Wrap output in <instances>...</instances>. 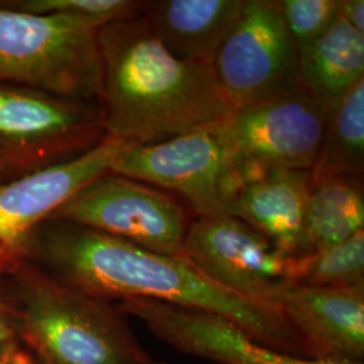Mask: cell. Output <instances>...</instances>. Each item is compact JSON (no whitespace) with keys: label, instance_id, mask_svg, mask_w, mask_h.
I'll use <instances>...</instances> for the list:
<instances>
[{"label":"cell","instance_id":"cell-22","mask_svg":"<svg viewBox=\"0 0 364 364\" xmlns=\"http://www.w3.org/2000/svg\"><path fill=\"white\" fill-rule=\"evenodd\" d=\"M3 274L0 273V278ZM19 309L11 291L0 281V351L19 343Z\"/></svg>","mask_w":364,"mask_h":364},{"label":"cell","instance_id":"cell-17","mask_svg":"<svg viewBox=\"0 0 364 364\" xmlns=\"http://www.w3.org/2000/svg\"><path fill=\"white\" fill-rule=\"evenodd\" d=\"M363 180H313L299 257L332 247L364 230Z\"/></svg>","mask_w":364,"mask_h":364},{"label":"cell","instance_id":"cell-13","mask_svg":"<svg viewBox=\"0 0 364 364\" xmlns=\"http://www.w3.org/2000/svg\"><path fill=\"white\" fill-rule=\"evenodd\" d=\"M277 308L314 359L363 363L364 287H293Z\"/></svg>","mask_w":364,"mask_h":364},{"label":"cell","instance_id":"cell-10","mask_svg":"<svg viewBox=\"0 0 364 364\" xmlns=\"http://www.w3.org/2000/svg\"><path fill=\"white\" fill-rule=\"evenodd\" d=\"M212 66L232 109L302 87L299 48L277 0H246L239 22Z\"/></svg>","mask_w":364,"mask_h":364},{"label":"cell","instance_id":"cell-14","mask_svg":"<svg viewBox=\"0 0 364 364\" xmlns=\"http://www.w3.org/2000/svg\"><path fill=\"white\" fill-rule=\"evenodd\" d=\"M246 0H156L146 16L176 58L212 65L239 22Z\"/></svg>","mask_w":364,"mask_h":364},{"label":"cell","instance_id":"cell-2","mask_svg":"<svg viewBox=\"0 0 364 364\" xmlns=\"http://www.w3.org/2000/svg\"><path fill=\"white\" fill-rule=\"evenodd\" d=\"M105 136L156 144L219 124L231 112L213 66L176 58L144 16L97 30Z\"/></svg>","mask_w":364,"mask_h":364},{"label":"cell","instance_id":"cell-19","mask_svg":"<svg viewBox=\"0 0 364 364\" xmlns=\"http://www.w3.org/2000/svg\"><path fill=\"white\" fill-rule=\"evenodd\" d=\"M296 287H364V230L332 247L296 258Z\"/></svg>","mask_w":364,"mask_h":364},{"label":"cell","instance_id":"cell-21","mask_svg":"<svg viewBox=\"0 0 364 364\" xmlns=\"http://www.w3.org/2000/svg\"><path fill=\"white\" fill-rule=\"evenodd\" d=\"M277 3L299 49L320 38L338 18L340 0H277Z\"/></svg>","mask_w":364,"mask_h":364},{"label":"cell","instance_id":"cell-11","mask_svg":"<svg viewBox=\"0 0 364 364\" xmlns=\"http://www.w3.org/2000/svg\"><path fill=\"white\" fill-rule=\"evenodd\" d=\"M124 144L105 136L80 156L0 180V273L26 259L30 239L39 225L87 183L109 173Z\"/></svg>","mask_w":364,"mask_h":364},{"label":"cell","instance_id":"cell-24","mask_svg":"<svg viewBox=\"0 0 364 364\" xmlns=\"http://www.w3.org/2000/svg\"><path fill=\"white\" fill-rule=\"evenodd\" d=\"M0 364H41L36 355L19 341L0 351Z\"/></svg>","mask_w":364,"mask_h":364},{"label":"cell","instance_id":"cell-18","mask_svg":"<svg viewBox=\"0 0 364 364\" xmlns=\"http://www.w3.org/2000/svg\"><path fill=\"white\" fill-rule=\"evenodd\" d=\"M364 80L326 109V127L313 165V180L353 177L363 180Z\"/></svg>","mask_w":364,"mask_h":364},{"label":"cell","instance_id":"cell-25","mask_svg":"<svg viewBox=\"0 0 364 364\" xmlns=\"http://www.w3.org/2000/svg\"><path fill=\"white\" fill-rule=\"evenodd\" d=\"M7 176H9L7 174V168H6L4 162H3V159L0 158V180H4Z\"/></svg>","mask_w":364,"mask_h":364},{"label":"cell","instance_id":"cell-7","mask_svg":"<svg viewBox=\"0 0 364 364\" xmlns=\"http://www.w3.org/2000/svg\"><path fill=\"white\" fill-rule=\"evenodd\" d=\"M111 173L178 193L197 218L230 215L236 196L248 183L212 127L161 144H126Z\"/></svg>","mask_w":364,"mask_h":364},{"label":"cell","instance_id":"cell-9","mask_svg":"<svg viewBox=\"0 0 364 364\" xmlns=\"http://www.w3.org/2000/svg\"><path fill=\"white\" fill-rule=\"evenodd\" d=\"M182 255L216 285L273 308L296 287V258L230 215L192 220Z\"/></svg>","mask_w":364,"mask_h":364},{"label":"cell","instance_id":"cell-4","mask_svg":"<svg viewBox=\"0 0 364 364\" xmlns=\"http://www.w3.org/2000/svg\"><path fill=\"white\" fill-rule=\"evenodd\" d=\"M0 84L100 105L97 30L72 16L22 13L0 4Z\"/></svg>","mask_w":364,"mask_h":364},{"label":"cell","instance_id":"cell-26","mask_svg":"<svg viewBox=\"0 0 364 364\" xmlns=\"http://www.w3.org/2000/svg\"><path fill=\"white\" fill-rule=\"evenodd\" d=\"M161 364H165V363H161Z\"/></svg>","mask_w":364,"mask_h":364},{"label":"cell","instance_id":"cell-12","mask_svg":"<svg viewBox=\"0 0 364 364\" xmlns=\"http://www.w3.org/2000/svg\"><path fill=\"white\" fill-rule=\"evenodd\" d=\"M117 305L126 316L139 318L151 335L174 350L218 364H363L305 359L274 351L215 313L154 299H127Z\"/></svg>","mask_w":364,"mask_h":364},{"label":"cell","instance_id":"cell-16","mask_svg":"<svg viewBox=\"0 0 364 364\" xmlns=\"http://www.w3.org/2000/svg\"><path fill=\"white\" fill-rule=\"evenodd\" d=\"M299 77L328 109L364 80V34L338 18L320 38L299 49Z\"/></svg>","mask_w":364,"mask_h":364},{"label":"cell","instance_id":"cell-15","mask_svg":"<svg viewBox=\"0 0 364 364\" xmlns=\"http://www.w3.org/2000/svg\"><path fill=\"white\" fill-rule=\"evenodd\" d=\"M312 182L311 171L269 173L240 189L230 216L245 221L289 257L297 258Z\"/></svg>","mask_w":364,"mask_h":364},{"label":"cell","instance_id":"cell-23","mask_svg":"<svg viewBox=\"0 0 364 364\" xmlns=\"http://www.w3.org/2000/svg\"><path fill=\"white\" fill-rule=\"evenodd\" d=\"M338 18L364 34L363 0H340Z\"/></svg>","mask_w":364,"mask_h":364},{"label":"cell","instance_id":"cell-3","mask_svg":"<svg viewBox=\"0 0 364 364\" xmlns=\"http://www.w3.org/2000/svg\"><path fill=\"white\" fill-rule=\"evenodd\" d=\"M19 309V338L41 364H161L117 305L57 281L31 260L7 273Z\"/></svg>","mask_w":364,"mask_h":364},{"label":"cell","instance_id":"cell-8","mask_svg":"<svg viewBox=\"0 0 364 364\" xmlns=\"http://www.w3.org/2000/svg\"><path fill=\"white\" fill-rule=\"evenodd\" d=\"M49 220L68 221L156 252L181 255L192 218L174 197L109 171L81 188Z\"/></svg>","mask_w":364,"mask_h":364},{"label":"cell","instance_id":"cell-5","mask_svg":"<svg viewBox=\"0 0 364 364\" xmlns=\"http://www.w3.org/2000/svg\"><path fill=\"white\" fill-rule=\"evenodd\" d=\"M326 120V107L299 87L234 108L212 129L251 182L279 170L311 171Z\"/></svg>","mask_w":364,"mask_h":364},{"label":"cell","instance_id":"cell-6","mask_svg":"<svg viewBox=\"0 0 364 364\" xmlns=\"http://www.w3.org/2000/svg\"><path fill=\"white\" fill-rule=\"evenodd\" d=\"M105 138L100 105L0 84V158L9 176L80 156Z\"/></svg>","mask_w":364,"mask_h":364},{"label":"cell","instance_id":"cell-20","mask_svg":"<svg viewBox=\"0 0 364 364\" xmlns=\"http://www.w3.org/2000/svg\"><path fill=\"white\" fill-rule=\"evenodd\" d=\"M0 4L27 14H60L102 27L144 16L149 1L138 0H0Z\"/></svg>","mask_w":364,"mask_h":364},{"label":"cell","instance_id":"cell-1","mask_svg":"<svg viewBox=\"0 0 364 364\" xmlns=\"http://www.w3.org/2000/svg\"><path fill=\"white\" fill-rule=\"evenodd\" d=\"M33 255L45 273L95 299H154L220 314L274 351L313 359L277 308L216 285L182 254H161L68 221L46 220L30 239L26 259Z\"/></svg>","mask_w":364,"mask_h":364}]
</instances>
